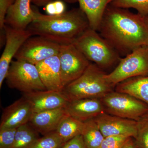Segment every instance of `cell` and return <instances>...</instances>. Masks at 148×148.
Masks as SVG:
<instances>
[{
  "instance_id": "6da1fadb",
  "label": "cell",
  "mask_w": 148,
  "mask_h": 148,
  "mask_svg": "<svg viewBox=\"0 0 148 148\" xmlns=\"http://www.w3.org/2000/svg\"><path fill=\"white\" fill-rule=\"evenodd\" d=\"M98 32L120 55L125 56L139 47L148 46V27L144 17L128 9L109 5Z\"/></svg>"
},
{
  "instance_id": "7a4b0ae2",
  "label": "cell",
  "mask_w": 148,
  "mask_h": 148,
  "mask_svg": "<svg viewBox=\"0 0 148 148\" xmlns=\"http://www.w3.org/2000/svg\"><path fill=\"white\" fill-rule=\"evenodd\" d=\"M32 9L34 21L27 29L33 36L42 37L61 45L71 44L90 28L87 17L80 8L56 15L43 14L36 8Z\"/></svg>"
},
{
  "instance_id": "3957f363",
  "label": "cell",
  "mask_w": 148,
  "mask_h": 148,
  "mask_svg": "<svg viewBox=\"0 0 148 148\" xmlns=\"http://www.w3.org/2000/svg\"><path fill=\"white\" fill-rule=\"evenodd\" d=\"M107 73L91 63L82 75L64 88L62 92L69 101L84 98H101L115 87L105 79Z\"/></svg>"
},
{
  "instance_id": "277c9868",
  "label": "cell",
  "mask_w": 148,
  "mask_h": 148,
  "mask_svg": "<svg viewBox=\"0 0 148 148\" xmlns=\"http://www.w3.org/2000/svg\"><path fill=\"white\" fill-rule=\"evenodd\" d=\"M73 44L90 62L104 70L117 66L121 56L98 32L89 28Z\"/></svg>"
},
{
  "instance_id": "5b68a950",
  "label": "cell",
  "mask_w": 148,
  "mask_h": 148,
  "mask_svg": "<svg viewBox=\"0 0 148 148\" xmlns=\"http://www.w3.org/2000/svg\"><path fill=\"white\" fill-rule=\"evenodd\" d=\"M148 75V46H142L121 58L114 69L105 75V79L115 87L125 80L141 76Z\"/></svg>"
},
{
  "instance_id": "8992f818",
  "label": "cell",
  "mask_w": 148,
  "mask_h": 148,
  "mask_svg": "<svg viewBox=\"0 0 148 148\" xmlns=\"http://www.w3.org/2000/svg\"><path fill=\"white\" fill-rule=\"evenodd\" d=\"M106 113L138 121L148 114V105L135 97L113 90L101 98Z\"/></svg>"
},
{
  "instance_id": "52a82bcc",
  "label": "cell",
  "mask_w": 148,
  "mask_h": 148,
  "mask_svg": "<svg viewBox=\"0 0 148 148\" xmlns=\"http://www.w3.org/2000/svg\"><path fill=\"white\" fill-rule=\"evenodd\" d=\"M5 79L9 87L23 94L47 90L40 78L36 66L26 61L12 60Z\"/></svg>"
},
{
  "instance_id": "ba28073f",
  "label": "cell",
  "mask_w": 148,
  "mask_h": 148,
  "mask_svg": "<svg viewBox=\"0 0 148 148\" xmlns=\"http://www.w3.org/2000/svg\"><path fill=\"white\" fill-rule=\"evenodd\" d=\"M58 56L63 88L79 77L90 63L73 44L61 45Z\"/></svg>"
},
{
  "instance_id": "9c48e42d",
  "label": "cell",
  "mask_w": 148,
  "mask_h": 148,
  "mask_svg": "<svg viewBox=\"0 0 148 148\" xmlns=\"http://www.w3.org/2000/svg\"><path fill=\"white\" fill-rule=\"evenodd\" d=\"M60 45L43 37L32 36L21 46L14 58L36 65L48 58L58 55Z\"/></svg>"
},
{
  "instance_id": "30bf717a",
  "label": "cell",
  "mask_w": 148,
  "mask_h": 148,
  "mask_svg": "<svg viewBox=\"0 0 148 148\" xmlns=\"http://www.w3.org/2000/svg\"><path fill=\"white\" fill-rule=\"evenodd\" d=\"M5 47L0 58V88L5 79L13 58L21 46L33 35L28 29L18 30L5 25Z\"/></svg>"
},
{
  "instance_id": "8fae6325",
  "label": "cell",
  "mask_w": 148,
  "mask_h": 148,
  "mask_svg": "<svg viewBox=\"0 0 148 148\" xmlns=\"http://www.w3.org/2000/svg\"><path fill=\"white\" fill-rule=\"evenodd\" d=\"M105 138L125 136L135 139L137 135V121L109 114H101L93 119Z\"/></svg>"
},
{
  "instance_id": "7c38bea8",
  "label": "cell",
  "mask_w": 148,
  "mask_h": 148,
  "mask_svg": "<svg viewBox=\"0 0 148 148\" xmlns=\"http://www.w3.org/2000/svg\"><path fill=\"white\" fill-rule=\"evenodd\" d=\"M33 113L31 104L23 96L4 109L0 129L17 128L29 123Z\"/></svg>"
},
{
  "instance_id": "4fadbf2b",
  "label": "cell",
  "mask_w": 148,
  "mask_h": 148,
  "mask_svg": "<svg viewBox=\"0 0 148 148\" xmlns=\"http://www.w3.org/2000/svg\"><path fill=\"white\" fill-rule=\"evenodd\" d=\"M32 106L33 113L66 107L69 101L62 92L39 90L23 94Z\"/></svg>"
},
{
  "instance_id": "5bb4252c",
  "label": "cell",
  "mask_w": 148,
  "mask_h": 148,
  "mask_svg": "<svg viewBox=\"0 0 148 148\" xmlns=\"http://www.w3.org/2000/svg\"><path fill=\"white\" fill-rule=\"evenodd\" d=\"M65 108L68 115L83 123L106 113L100 98H84L69 101Z\"/></svg>"
},
{
  "instance_id": "9a60e30c",
  "label": "cell",
  "mask_w": 148,
  "mask_h": 148,
  "mask_svg": "<svg viewBox=\"0 0 148 148\" xmlns=\"http://www.w3.org/2000/svg\"><path fill=\"white\" fill-rule=\"evenodd\" d=\"M32 0H15L10 6L5 21V25L18 30L27 29L34 21Z\"/></svg>"
},
{
  "instance_id": "2e32d148",
  "label": "cell",
  "mask_w": 148,
  "mask_h": 148,
  "mask_svg": "<svg viewBox=\"0 0 148 148\" xmlns=\"http://www.w3.org/2000/svg\"><path fill=\"white\" fill-rule=\"evenodd\" d=\"M36 66L41 80L47 90L62 92L63 87L58 56L48 58Z\"/></svg>"
},
{
  "instance_id": "e0dca14e",
  "label": "cell",
  "mask_w": 148,
  "mask_h": 148,
  "mask_svg": "<svg viewBox=\"0 0 148 148\" xmlns=\"http://www.w3.org/2000/svg\"><path fill=\"white\" fill-rule=\"evenodd\" d=\"M65 108L34 113L29 123L37 132L42 135L54 132L61 120L67 114Z\"/></svg>"
},
{
  "instance_id": "ac0fdd59",
  "label": "cell",
  "mask_w": 148,
  "mask_h": 148,
  "mask_svg": "<svg viewBox=\"0 0 148 148\" xmlns=\"http://www.w3.org/2000/svg\"><path fill=\"white\" fill-rule=\"evenodd\" d=\"M115 90L131 95L148 105V75L130 78L116 85Z\"/></svg>"
},
{
  "instance_id": "d6986e66",
  "label": "cell",
  "mask_w": 148,
  "mask_h": 148,
  "mask_svg": "<svg viewBox=\"0 0 148 148\" xmlns=\"http://www.w3.org/2000/svg\"><path fill=\"white\" fill-rule=\"evenodd\" d=\"M87 17L90 29L98 32L103 15L112 0H77Z\"/></svg>"
},
{
  "instance_id": "ffe728a7",
  "label": "cell",
  "mask_w": 148,
  "mask_h": 148,
  "mask_svg": "<svg viewBox=\"0 0 148 148\" xmlns=\"http://www.w3.org/2000/svg\"><path fill=\"white\" fill-rule=\"evenodd\" d=\"M84 126V123L67 114L61 120L55 131L66 144L75 137L82 135Z\"/></svg>"
},
{
  "instance_id": "44dd1931",
  "label": "cell",
  "mask_w": 148,
  "mask_h": 148,
  "mask_svg": "<svg viewBox=\"0 0 148 148\" xmlns=\"http://www.w3.org/2000/svg\"><path fill=\"white\" fill-rule=\"evenodd\" d=\"M82 135L86 148H100L105 138L94 119L84 123Z\"/></svg>"
},
{
  "instance_id": "7402d4cb",
  "label": "cell",
  "mask_w": 148,
  "mask_h": 148,
  "mask_svg": "<svg viewBox=\"0 0 148 148\" xmlns=\"http://www.w3.org/2000/svg\"><path fill=\"white\" fill-rule=\"evenodd\" d=\"M37 132L29 123L18 127L12 148H30L39 138Z\"/></svg>"
},
{
  "instance_id": "603a6c76",
  "label": "cell",
  "mask_w": 148,
  "mask_h": 148,
  "mask_svg": "<svg viewBox=\"0 0 148 148\" xmlns=\"http://www.w3.org/2000/svg\"><path fill=\"white\" fill-rule=\"evenodd\" d=\"M110 5L119 8H134L141 16H148V0H112Z\"/></svg>"
},
{
  "instance_id": "cb8c5ba5",
  "label": "cell",
  "mask_w": 148,
  "mask_h": 148,
  "mask_svg": "<svg viewBox=\"0 0 148 148\" xmlns=\"http://www.w3.org/2000/svg\"><path fill=\"white\" fill-rule=\"evenodd\" d=\"M65 144L55 131L38 138L30 148H63Z\"/></svg>"
},
{
  "instance_id": "d4e9b609",
  "label": "cell",
  "mask_w": 148,
  "mask_h": 148,
  "mask_svg": "<svg viewBox=\"0 0 148 148\" xmlns=\"http://www.w3.org/2000/svg\"><path fill=\"white\" fill-rule=\"evenodd\" d=\"M135 143L139 148H148V114L137 121Z\"/></svg>"
},
{
  "instance_id": "484cf974",
  "label": "cell",
  "mask_w": 148,
  "mask_h": 148,
  "mask_svg": "<svg viewBox=\"0 0 148 148\" xmlns=\"http://www.w3.org/2000/svg\"><path fill=\"white\" fill-rule=\"evenodd\" d=\"M130 138L121 135L106 137L100 148H123Z\"/></svg>"
},
{
  "instance_id": "4316f807",
  "label": "cell",
  "mask_w": 148,
  "mask_h": 148,
  "mask_svg": "<svg viewBox=\"0 0 148 148\" xmlns=\"http://www.w3.org/2000/svg\"><path fill=\"white\" fill-rule=\"evenodd\" d=\"M17 128L0 129V148H12Z\"/></svg>"
},
{
  "instance_id": "83f0119b",
  "label": "cell",
  "mask_w": 148,
  "mask_h": 148,
  "mask_svg": "<svg viewBox=\"0 0 148 148\" xmlns=\"http://www.w3.org/2000/svg\"><path fill=\"white\" fill-rule=\"evenodd\" d=\"M15 0H0V30L1 44L3 43V38L5 39L4 28L5 21L8 11Z\"/></svg>"
},
{
  "instance_id": "f1b7e54d",
  "label": "cell",
  "mask_w": 148,
  "mask_h": 148,
  "mask_svg": "<svg viewBox=\"0 0 148 148\" xmlns=\"http://www.w3.org/2000/svg\"><path fill=\"white\" fill-rule=\"evenodd\" d=\"M45 9L46 12L49 15H59L66 12L65 4L61 1L49 3L46 5Z\"/></svg>"
},
{
  "instance_id": "f546056e",
  "label": "cell",
  "mask_w": 148,
  "mask_h": 148,
  "mask_svg": "<svg viewBox=\"0 0 148 148\" xmlns=\"http://www.w3.org/2000/svg\"><path fill=\"white\" fill-rule=\"evenodd\" d=\"M63 148H86L82 135H79L68 141Z\"/></svg>"
},
{
  "instance_id": "4dcf8cb0",
  "label": "cell",
  "mask_w": 148,
  "mask_h": 148,
  "mask_svg": "<svg viewBox=\"0 0 148 148\" xmlns=\"http://www.w3.org/2000/svg\"><path fill=\"white\" fill-rule=\"evenodd\" d=\"M66 2L69 3H75L77 1V0H65ZM32 3L36 5L42 6L46 5L49 3L50 2L51 0H32Z\"/></svg>"
},
{
  "instance_id": "1f68e13d",
  "label": "cell",
  "mask_w": 148,
  "mask_h": 148,
  "mask_svg": "<svg viewBox=\"0 0 148 148\" xmlns=\"http://www.w3.org/2000/svg\"><path fill=\"white\" fill-rule=\"evenodd\" d=\"M123 148H139L135 143L134 138H130Z\"/></svg>"
},
{
  "instance_id": "d6a6232c",
  "label": "cell",
  "mask_w": 148,
  "mask_h": 148,
  "mask_svg": "<svg viewBox=\"0 0 148 148\" xmlns=\"http://www.w3.org/2000/svg\"><path fill=\"white\" fill-rule=\"evenodd\" d=\"M144 17V21H145V23H146V25L148 27V16H145Z\"/></svg>"
}]
</instances>
